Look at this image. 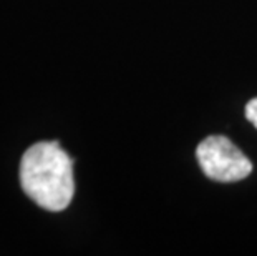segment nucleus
I'll use <instances>...</instances> for the list:
<instances>
[{"mask_svg":"<svg viewBox=\"0 0 257 256\" xmlns=\"http://www.w3.org/2000/svg\"><path fill=\"white\" fill-rule=\"evenodd\" d=\"M72 165V158L58 141H38L22 156V190L40 208L63 211L75 193Z\"/></svg>","mask_w":257,"mask_h":256,"instance_id":"obj_1","label":"nucleus"},{"mask_svg":"<svg viewBox=\"0 0 257 256\" xmlns=\"http://www.w3.org/2000/svg\"><path fill=\"white\" fill-rule=\"evenodd\" d=\"M202 173L221 183L240 182L252 172V163L231 140L222 135H211L196 148Z\"/></svg>","mask_w":257,"mask_h":256,"instance_id":"obj_2","label":"nucleus"},{"mask_svg":"<svg viewBox=\"0 0 257 256\" xmlns=\"http://www.w3.org/2000/svg\"><path fill=\"white\" fill-rule=\"evenodd\" d=\"M245 118L257 128V99H252L245 105Z\"/></svg>","mask_w":257,"mask_h":256,"instance_id":"obj_3","label":"nucleus"}]
</instances>
